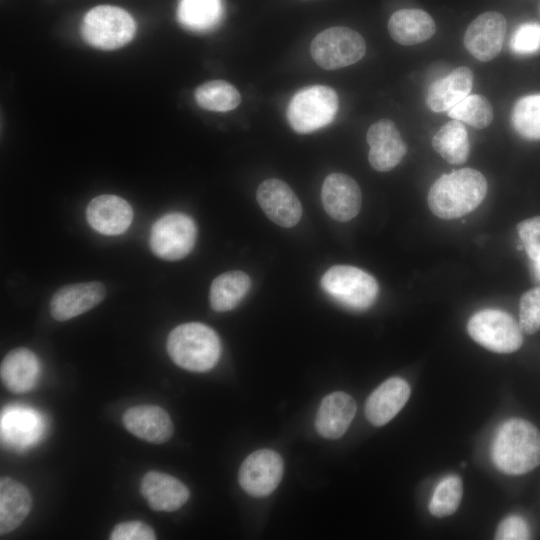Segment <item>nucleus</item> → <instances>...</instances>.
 <instances>
[{
	"mask_svg": "<svg viewBox=\"0 0 540 540\" xmlns=\"http://www.w3.org/2000/svg\"><path fill=\"white\" fill-rule=\"evenodd\" d=\"M32 497L28 489L10 477L0 479V533L15 530L29 515Z\"/></svg>",
	"mask_w": 540,
	"mask_h": 540,
	"instance_id": "nucleus-23",
	"label": "nucleus"
},
{
	"mask_svg": "<svg viewBox=\"0 0 540 540\" xmlns=\"http://www.w3.org/2000/svg\"><path fill=\"white\" fill-rule=\"evenodd\" d=\"M517 231L529 258L534 261L540 256V216L517 224Z\"/></svg>",
	"mask_w": 540,
	"mask_h": 540,
	"instance_id": "nucleus-34",
	"label": "nucleus"
},
{
	"mask_svg": "<svg viewBox=\"0 0 540 540\" xmlns=\"http://www.w3.org/2000/svg\"><path fill=\"white\" fill-rule=\"evenodd\" d=\"M448 116L474 128L483 129L493 120V108L484 96L469 94L448 110Z\"/></svg>",
	"mask_w": 540,
	"mask_h": 540,
	"instance_id": "nucleus-30",
	"label": "nucleus"
},
{
	"mask_svg": "<svg viewBox=\"0 0 540 540\" xmlns=\"http://www.w3.org/2000/svg\"><path fill=\"white\" fill-rule=\"evenodd\" d=\"M221 0H179L177 18L186 29L207 32L216 27L222 17Z\"/></svg>",
	"mask_w": 540,
	"mask_h": 540,
	"instance_id": "nucleus-26",
	"label": "nucleus"
},
{
	"mask_svg": "<svg viewBox=\"0 0 540 540\" xmlns=\"http://www.w3.org/2000/svg\"><path fill=\"white\" fill-rule=\"evenodd\" d=\"M38 374L37 356L28 348L11 350L1 362V380L6 389L14 393L30 391L36 385Z\"/></svg>",
	"mask_w": 540,
	"mask_h": 540,
	"instance_id": "nucleus-22",
	"label": "nucleus"
},
{
	"mask_svg": "<svg viewBox=\"0 0 540 540\" xmlns=\"http://www.w3.org/2000/svg\"><path fill=\"white\" fill-rule=\"evenodd\" d=\"M533 262H534V268H535L536 274L540 278V256Z\"/></svg>",
	"mask_w": 540,
	"mask_h": 540,
	"instance_id": "nucleus-37",
	"label": "nucleus"
},
{
	"mask_svg": "<svg viewBox=\"0 0 540 540\" xmlns=\"http://www.w3.org/2000/svg\"><path fill=\"white\" fill-rule=\"evenodd\" d=\"M470 337L484 348L496 353H512L523 343L520 325L508 313L484 309L468 321Z\"/></svg>",
	"mask_w": 540,
	"mask_h": 540,
	"instance_id": "nucleus-8",
	"label": "nucleus"
},
{
	"mask_svg": "<svg viewBox=\"0 0 540 540\" xmlns=\"http://www.w3.org/2000/svg\"><path fill=\"white\" fill-rule=\"evenodd\" d=\"M472 85V71L466 66L458 67L429 86L426 104L433 112L447 111L470 94Z\"/></svg>",
	"mask_w": 540,
	"mask_h": 540,
	"instance_id": "nucleus-21",
	"label": "nucleus"
},
{
	"mask_svg": "<svg viewBox=\"0 0 540 540\" xmlns=\"http://www.w3.org/2000/svg\"><path fill=\"white\" fill-rule=\"evenodd\" d=\"M506 26V19L499 12L487 11L480 14L465 31V48L480 61L492 60L502 49Z\"/></svg>",
	"mask_w": 540,
	"mask_h": 540,
	"instance_id": "nucleus-11",
	"label": "nucleus"
},
{
	"mask_svg": "<svg viewBox=\"0 0 540 540\" xmlns=\"http://www.w3.org/2000/svg\"><path fill=\"white\" fill-rule=\"evenodd\" d=\"M338 107L339 98L333 88L313 85L297 91L292 96L286 117L295 132L308 134L330 124Z\"/></svg>",
	"mask_w": 540,
	"mask_h": 540,
	"instance_id": "nucleus-4",
	"label": "nucleus"
},
{
	"mask_svg": "<svg viewBox=\"0 0 540 540\" xmlns=\"http://www.w3.org/2000/svg\"><path fill=\"white\" fill-rule=\"evenodd\" d=\"M366 53V43L355 30L336 26L318 33L310 44V55L326 70L343 68L358 62Z\"/></svg>",
	"mask_w": 540,
	"mask_h": 540,
	"instance_id": "nucleus-7",
	"label": "nucleus"
},
{
	"mask_svg": "<svg viewBox=\"0 0 540 540\" xmlns=\"http://www.w3.org/2000/svg\"><path fill=\"white\" fill-rule=\"evenodd\" d=\"M491 457L507 475H522L540 464V432L529 421L513 418L503 423L493 440Z\"/></svg>",
	"mask_w": 540,
	"mask_h": 540,
	"instance_id": "nucleus-2",
	"label": "nucleus"
},
{
	"mask_svg": "<svg viewBox=\"0 0 540 540\" xmlns=\"http://www.w3.org/2000/svg\"><path fill=\"white\" fill-rule=\"evenodd\" d=\"M105 295V286L98 281L66 285L52 296L50 313L57 321L70 320L98 305Z\"/></svg>",
	"mask_w": 540,
	"mask_h": 540,
	"instance_id": "nucleus-15",
	"label": "nucleus"
},
{
	"mask_svg": "<svg viewBox=\"0 0 540 540\" xmlns=\"http://www.w3.org/2000/svg\"><path fill=\"white\" fill-rule=\"evenodd\" d=\"M410 393V386L404 379L391 377L385 380L366 400L367 420L374 426L385 425L404 407Z\"/></svg>",
	"mask_w": 540,
	"mask_h": 540,
	"instance_id": "nucleus-19",
	"label": "nucleus"
},
{
	"mask_svg": "<svg viewBox=\"0 0 540 540\" xmlns=\"http://www.w3.org/2000/svg\"><path fill=\"white\" fill-rule=\"evenodd\" d=\"M519 325L522 332L534 334L540 329V287L525 292L519 304Z\"/></svg>",
	"mask_w": 540,
	"mask_h": 540,
	"instance_id": "nucleus-32",
	"label": "nucleus"
},
{
	"mask_svg": "<svg viewBox=\"0 0 540 540\" xmlns=\"http://www.w3.org/2000/svg\"><path fill=\"white\" fill-rule=\"evenodd\" d=\"M433 149L450 164L464 163L470 151L468 133L462 122L451 120L432 138Z\"/></svg>",
	"mask_w": 540,
	"mask_h": 540,
	"instance_id": "nucleus-27",
	"label": "nucleus"
},
{
	"mask_svg": "<svg viewBox=\"0 0 540 540\" xmlns=\"http://www.w3.org/2000/svg\"><path fill=\"white\" fill-rule=\"evenodd\" d=\"M497 540H526L530 539V529L527 522L518 515H510L503 519L496 530Z\"/></svg>",
	"mask_w": 540,
	"mask_h": 540,
	"instance_id": "nucleus-36",
	"label": "nucleus"
},
{
	"mask_svg": "<svg viewBox=\"0 0 540 540\" xmlns=\"http://www.w3.org/2000/svg\"><path fill=\"white\" fill-rule=\"evenodd\" d=\"M111 540H154L155 531L141 521H126L117 524L109 537Z\"/></svg>",
	"mask_w": 540,
	"mask_h": 540,
	"instance_id": "nucleus-35",
	"label": "nucleus"
},
{
	"mask_svg": "<svg viewBox=\"0 0 540 540\" xmlns=\"http://www.w3.org/2000/svg\"><path fill=\"white\" fill-rule=\"evenodd\" d=\"M136 32L133 17L124 9L98 5L84 16L81 25L83 39L92 47L115 50L129 43Z\"/></svg>",
	"mask_w": 540,
	"mask_h": 540,
	"instance_id": "nucleus-5",
	"label": "nucleus"
},
{
	"mask_svg": "<svg viewBox=\"0 0 540 540\" xmlns=\"http://www.w3.org/2000/svg\"><path fill=\"white\" fill-rule=\"evenodd\" d=\"M167 352L179 367L192 372L211 370L221 355L216 332L199 322L178 325L168 335Z\"/></svg>",
	"mask_w": 540,
	"mask_h": 540,
	"instance_id": "nucleus-3",
	"label": "nucleus"
},
{
	"mask_svg": "<svg viewBox=\"0 0 540 540\" xmlns=\"http://www.w3.org/2000/svg\"><path fill=\"white\" fill-rule=\"evenodd\" d=\"M140 492L152 510L165 512L180 509L190 496L183 482L159 471H149L142 477Z\"/></svg>",
	"mask_w": 540,
	"mask_h": 540,
	"instance_id": "nucleus-17",
	"label": "nucleus"
},
{
	"mask_svg": "<svg viewBox=\"0 0 540 540\" xmlns=\"http://www.w3.org/2000/svg\"><path fill=\"white\" fill-rule=\"evenodd\" d=\"M196 103L215 112L231 111L241 103L239 91L229 82L212 80L198 86L194 92Z\"/></svg>",
	"mask_w": 540,
	"mask_h": 540,
	"instance_id": "nucleus-28",
	"label": "nucleus"
},
{
	"mask_svg": "<svg viewBox=\"0 0 540 540\" xmlns=\"http://www.w3.org/2000/svg\"><path fill=\"white\" fill-rule=\"evenodd\" d=\"M357 406L349 394L336 391L323 398L315 418L318 434L327 439H338L349 428Z\"/></svg>",
	"mask_w": 540,
	"mask_h": 540,
	"instance_id": "nucleus-20",
	"label": "nucleus"
},
{
	"mask_svg": "<svg viewBox=\"0 0 540 540\" xmlns=\"http://www.w3.org/2000/svg\"><path fill=\"white\" fill-rule=\"evenodd\" d=\"M462 496L461 478L457 475H449L436 486L429 502V511L439 518L452 515L458 509Z\"/></svg>",
	"mask_w": 540,
	"mask_h": 540,
	"instance_id": "nucleus-31",
	"label": "nucleus"
},
{
	"mask_svg": "<svg viewBox=\"0 0 540 540\" xmlns=\"http://www.w3.org/2000/svg\"><path fill=\"white\" fill-rule=\"evenodd\" d=\"M321 286L335 301L354 310L372 306L379 292L378 282L372 275L349 265L329 268L321 278Z\"/></svg>",
	"mask_w": 540,
	"mask_h": 540,
	"instance_id": "nucleus-6",
	"label": "nucleus"
},
{
	"mask_svg": "<svg viewBox=\"0 0 540 540\" xmlns=\"http://www.w3.org/2000/svg\"><path fill=\"white\" fill-rule=\"evenodd\" d=\"M483 174L472 168L454 170L443 174L428 192V206L439 218L450 220L476 209L487 193Z\"/></svg>",
	"mask_w": 540,
	"mask_h": 540,
	"instance_id": "nucleus-1",
	"label": "nucleus"
},
{
	"mask_svg": "<svg viewBox=\"0 0 540 540\" xmlns=\"http://www.w3.org/2000/svg\"><path fill=\"white\" fill-rule=\"evenodd\" d=\"M511 121L515 131L529 140L540 139V94H531L515 103Z\"/></svg>",
	"mask_w": 540,
	"mask_h": 540,
	"instance_id": "nucleus-29",
	"label": "nucleus"
},
{
	"mask_svg": "<svg viewBox=\"0 0 540 540\" xmlns=\"http://www.w3.org/2000/svg\"><path fill=\"white\" fill-rule=\"evenodd\" d=\"M197 229L193 219L184 213H169L152 226L149 244L152 252L169 261L187 256L193 249Z\"/></svg>",
	"mask_w": 540,
	"mask_h": 540,
	"instance_id": "nucleus-9",
	"label": "nucleus"
},
{
	"mask_svg": "<svg viewBox=\"0 0 540 540\" xmlns=\"http://www.w3.org/2000/svg\"><path fill=\"white\" fill-rule=\"evenodd\" d=\"M511 50L519 55H530L540 51V24H521L510 39Z\"/></svg>",
	"mask_w": 540,
	"mask_h": 540,
	"instance_id": "nucleus-33",
	"label": "nucleus"
},
{
	"mask_svg": "<svg viewBox=\"0 0 540 540\" xmlns=\"http://www.w3.org/2000/svg\"><path fill=\"white\" fill-rule=\"evenodd\" d=\"M122 421L131 434L153 444L167 442L174 431L167 411L156 405L130 407L124 412Z\"/></svg>",
	"mask_w": 540,
	"mask_h": 540,
	"instance_id": "nucleus-16",
	"label": "nucleus"
},
{
	"mask_svg": "<svg viewBox=\"0 0 540 540\" xmlns=\"http://www.w3.org/2000/svg\"><path fill=\"white\" fill-rule=\"evenodd\" d=\"M391 38L401 45H414L430 39L436 32L433 18L421 9H401L388 21Z\"/></svg>",
	"mask_w": 540,
	"mask_h": 540,
	"instance_id": "nucleus-24",
	"label": "nucleus"
},
{
	"mask_svg": "<svg viewBox=\"0 0 540 540\" xmlns=\"http://www.w3.org/2000/svg\"><path fill=\"white\" fill-rule=\"evenodd\" d=\"M370 146L368 160L373 169L387 172L396 167L405 156L407 146L392 120L380 119L367 130Z\"/></svg>",
	"mask_w": 540,
	"mask_h": 540,
	"instance_id": "nucleus-13",
	"label": "nucleus"
},
{
	"mask_svg": "<svg viewBox=\"0 0 540 540\" xmlns=\"http://www.w3.org/2000/svg\"><path fill=\"white\" fill-rule=\"evenodd\" d=\"M321 200L330 217L346 222L359 213L362 195L353 178L343 173H331L323 182Z\"/></svg>",
	"mask_w": 540,
	"mask_h": 540,
	"instance_id": "nucleus-14",
	"label": "nucleus"
},
{
	"mask_svg": "<svg viewBox=\"0 0 540 540\" xmlns=\"http://www.w3.org/2000/svg\"><path fill=\"white\" fill-rule=\"evenodd\" d=\"M251 286L250 277L239 270L217 276L210 287V304L216 312L234 309L246 296Z\"/></svg>",
	"mask_w": 540,
	"mask_h": 540,
	"instance_id": "nucleus-25",
	"label": "nucleus"
},
{
	"mask_svg": "<svg viewBox=\"0 0 540 540\" xmlns=\"http://www.w3.org/2000/svg\"><path fill=\"white\" fill-rule=\"evenodd\" d=\"M90 226L104 235L124 233L133 219L129 203L116 195H100L93 198L86 208Z\"/></svg>",
	"mask_w": 540,
	"mask_h": 540,
	"instance_id": "nucleus-18",
	"label": "nucleus"
},
{
	"mask_svg": "<svg viewBox=\"0 0 540 540\" xmlns=\"http://www.w3.org/2000/svg\"><path fill=\"white\" fill-rule=\"evenodd\" d=\"M284 471L281 456L271 449H260L242 462L238 481L242 489L253 497H266L279 485Z\"/></svg>",
	"mask_w": 540,
	"mask_h": 540,
	"instance_id": "nucleus-10",
	"label": "nucleus"
},
{
	"mask_svg": "<svg viewBox=\"0 0 540 540\" xmlns=\"http://www.w3.org/2000/svg\"><path fill=\"white\" fill-rule=\"evenodd\" d=\"M256 199L267 217L281 227L291 228L301 219L302 206L298 197L280 179L264 180L258 186Z\"/></svg>",
	"mask_w": 540,
	"mask_h": 540,
	"instance_id": "nucleus-12",
	"label": "nucleus"
}]
</instances>
